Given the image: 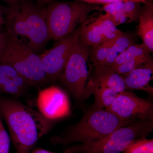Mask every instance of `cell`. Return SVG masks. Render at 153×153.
Segmentation results:
<instances>
[{"instance_id": "cell-1", "label": "cell", "mask_w": 153, "mask_h": 153, "mask_svg": "<svg viewBox=\"0 0 153 153\" xmlns=\"http://www.w3.org/2000/svg\"><path fill=\"white\" fill-rule=\"evenodd\" d=\"M0 116L7 126L17 153H30L52 126V120L39 111L17 100L1 96Z\"/></svg>"}, {"instance_id": "cell-2", "label": "cell", "mask_w": 153, "mask_h": 153, "mask_svg": "<svg viewBox=\"0 0 153 153\" xmlns=\"http://www.w3.org/2000/svg\"><path fill=\"white\" fill-rule=\"evenodd\" d=\"M7 33L25 37L36 53L44 49L50 40L46 22V7L40 8L28 0L14 7L2 8Z\"/></svg>"}, {"instance_id": "cell-3", "label": "cell", "mask_w": 153, "mask_h": 153, "mask_svg": "<svg viewBox=\"0 0 153 153\" xmlns=\"http://www.w3.org/2000/svg\"><path fill=\"white\" fill-rule=\"evenodd\" d=\"M134 121L121 120L105 109L92 107L77 123L62 134L52 137V145L68 147L73 144H88L96 141Z\"/></svg>"}, {"instance_id": "cell-4", "label": "cell", "mask_w": 153, "mask_h": 153, "mask_svg": "<svg viewBox=\"0 0 153 153\" xmlns=\"http://www.w3.org/2000/svg\"><path fill=\"white\" fill-rule=\"evenodd\" d=\"M46 7V22L50 40L57 41L70 35L92 12L100 11L99 5L74 0L52 1Z\"/></svg>"}, {"instance_id": "cell-5", "label": "cell", "mask_w": 153, "mask_h": 153, "mask_svg": "<svg viewBox=\"0 0 153 153\" xmlns=\"http://www.w3.org/2000/svg\"><path fill=\"white\" fill-rule=\"evenodd\" d=\"M6 34L5 44L0 53V63L12 66L31 85L40 86L49 82L39 55L18 36Z\"/></svg>"}, {"instance_id": "cell-6", "label": "cell", "mask_w": 153, "mask_h": 153, "mask_svg": "<svg viewBox=\"0 0 153 153\" xmlns=\"http://www.w3.org/2000/svg\"><path fill=\"white\" fill-rule=\"evenodd\" d=\"M153 130V120L140 121L122 127L96 141L66 147L63 153H121L134 140L146 137Z\"/></svg>"}, {"instance_id": "cell-7", "label": "cell", "mask_w": 153, "mask_h": 153, "mask_svg": "<svg viewBox=\"0 0 153 153\" xmlns=\"http://www.w3.org/2000/svg\"><path fill=\"white\" fill-rule=\"evenodd\" d=\"M89 47L79 39L75 43L58 79L76 99H87L92 94V81L87 63Z\"/></svg>"}, {"instance_id": "cell-8", "label": "cell", "mask_w": 153, "mask_h": 153, "mask_svg": "<svg viewBox=\"0 0 153 153\" xmlns=\"http://www.w3.org/2000/svg\"><path fill=\"white\" fill-rule=\"evenodd\" d=\"M79 26L70 35L56 41L52 48L39 55L49 82H55L63 72L71 51L79 39Z\"/></svg>"}, {"instance_id": "cell-9", "label": "cell", "mask_w": 153, "mask_h": 153, "mask_svg": "<svg viewBox=\"0 0 153 153\" xmlns=\"http://www.w3.org/2000/svg\"><path fill=\"white\" fill-rule=\"evenodd\" d=\"M124 121L153 120L152 102L126 91L119 94L112 105L107 108Z\"/></svg>"}, {"instance_id": "cell-10", "label": "cell", "mask_w": 153, "mask_h": 153, "mask_svg": "<svg viewBox=\"0 0 153 153\" xmlns=\"http://www.w3.org/2000/svg\"><path fill=\"white\" fill-rule=\"evenodd\" d=\"M122 32L108 15L101 13L96 17H88L80 25L79 39L86 46L97 47L112 40Z\"/></svg>"}, {"instance_id": "cell-11", "label": "cell", "mask_w": 153, "mask_h": 153, "mask_svg": "<svg viewBox=\"0 0 153 153\" xmlns=\"http://www.w3.org/2000/svg\"><path fill=\"white\" fill-rule=\"evenodd\" d=\"M37 105L39 112L49 120L58 119L70 114L68 96L60 88L54 85L39 91Z\"/></svg>"}, {"instance_id": "cell-12", "label": "cell", "mask_w": 153, "mask_h": 153, "mask_svg": "<svg viewBox=\"0 0 153 153\" xmlns=\"http://www.w3.org/2000/svg\"><path fill=\"white\" fill-rule=\"evenodd\" d=\"M142 4L133 1H117L103 5L100 11L108 15L117 27L139 22Z\"/></svg>"}, {"instance_id": "cell-13", "label": "cell", "mask_w": 153, "mask_h": 153, "mask_svg": "<svg viewBox=\"0 0 153 153\" xmlns=\"http://www.w3.org/2000/svg\"><path fill=\"white\" fill-rule=\"evenodd\" d=\"M30 85V82L12 66L0 63V93L19 96Z\"/></svg>"}, {"instance_id": "cell-14", "label": "cell", "mask_w": 153, "mask_h": 153, "mask_svg": "<svg viewBox=\"0 0 153 153\" xmlns=\"http://www.w3.org/2000/svg\"><path fill=\"white\" fill-rule=\"evenodd\" d=\"M153 62L143 64L129 73L122 75L125 82L126 89L142 90L152 95L153 88L149 85L152 79Z\"/></svg>"}, {"instance_id": "cell-15", "label": "cell", "mask_w": 153, "mask_h": 153, "mask_svg": "<svg viewBox=\"0 0 153 153\" xmlns=\"http://www.w3.org/2000/svg\"><path fill=\"white\" fill-rule=\"evenodd\" d=\"M140 14L137 35L143 41V44L150 53L153 52V4L146 0Z\"/></svg>"}, {"instance_id": "cell-16", "label": "cell", "mask_w": 153, "mask_h": 153, "mask_svg": "<svg viewBox=\"0 0 153 153\" xmlns=\"http://www.w3.org/2000/svg\"><path fill=\"white\" fill-rule=\"evenodd\" d=\"M91 78L94 82L112 89L117 93L126 90L123 76L110 67L95 68L94 74Z\"/></svg>"}, {"instance_id": "cell-17", "label": "cell", "mask_w": 153, "mask_h": 153, "mask_svg": "<svg viewBox=\"0 0 153 153\" xmlns=\"http://www.w3.org/2000/svg\"><path fill=\"white\" fill-rule=\"evenodd\" d=\"M134 44V38L130 34L122 32L117 36L108 52L103 67H111L117 57L130 46Z\"/></svg>"}, {"instance_id": "cell-18", "label": "cell", "mask_w": 153, "mask_h": 153, "mask_svg": "<svg viewBox=\"0 0 153 153\" xmlns=\"http://www.w3.org/2000/svg\"><path fill=\"white\" fill-rule=\"evenodd\" d=\"M91 81L92 94L94 96L93 106L100 109H106L112 105L119 94L112 89L94 82L92 79Z\"/></svg>"}, {"instance_id": "cell-19", "label": "cell", "mask_w": 153, "mask_h": 153, "mask_svg": "<svg viewBox=\"0 0 153 153\" xmlns=\"http://www.w3.org/2000/svg\"><path fill=\"white\" fill-rule=\"evenodd\" d=\"M150 52L143 44H134L120 54L110 68H114L119 65L130 60L151 57Z\"/></svg>"}, {"instance_id": "cell-20", "label": "cell", "mask_w": 153, "mask_h": 153, "mask_svg": "<svg viewBox=\"0 0 153 153\" xmlns=\"http://www.w3.org/2000/svg\"><path fill=\"white\" fill-rule=\"evenodd\" d=\"M115 38L97 47H89V58L95 69L104 66L105 61L114 44Z\"/></svg>"}, {"instance_id": "cell-21", "label": "cell", "mask_w": 153, "mask_h": 153, "mask_svg": "<svg viewBox=\"0 0 153 153\" xmlns=\"http://www.w3.org/2000/svg\"><path fill=\"white\" fill-rule=\"evenodd\" d=\"M124 153H153V139L142 137L134 140L126 148Z\"/></svg>"}, {"instance_id": "cell-22", "label": "cell", "mask_w": 153, "mask_h": 153, "mask_svg": "<svg viewBox=\"0 0 153 153\" xmlns=\"http://www.w3.org/2000/svg\"><path fill=\"white\" fill-rule=\"evenodd\" d=\"M152 61L153 60L152 57L135 59L125 62L112 69L118 74L124 75L129 73L135 68Z\"/></svg>"}, {"instance_id": "cell-23", "label": "cell", "mask_w": 153, "mask_h": 153, "mask_svg": "<svg viewBox=\"0 0 153 153\" xmlns=\"http://www.w3.org/2000/svg\"><path fill=\"white\" fill-rule=\"evenodd\" d=\"M10 138L0 117V153H9Z\"/></svg>"}, {"instance_id": "cell-24", "label": "cell", "mask_w": 153, "mask_h": 153, "mask_svg": "<svg viewBox=\"0 0 153 153\" xmlns=\"http://www.w3.org/2000/svg\"><path fill=\"white\" fill-rule=\"evenodd\" d=\"M133 1L144 4L146 0H91V4L98 5H105L117 1Z\"/></svg>"}, {"instance_id": "cell-25", "label": "cell", "mask_w": 153, "mask_h": 153, "mask_svg": "<svg viewBox=\"0 0 153 153\" xmlns=\"http://www.w3.org/2000/svg\"><path fill=\"white\" fill-rule=\"evenodd\" d=\"M6 34L4 33L0 28V53L1 52L6 42Z\"/></svg>"}, {"instance_id": "cell-26", "label": "cell", "mask_w": 153, "mask_h": 153, "mask_svg": "<svg viewBox=\"0 0 153 153\" xmlns=\"http://www.w3.org/2000/svg\"><path fill=\"white\" fill-rule=\"evenodd\" d=\"M4 2L7 4L9 7H14L19 4L23 0H3Z\"/></svg>"}, {"instance_id": "cell-27", "label": "cell", "mask_w": 153, "mask_h": 153, "mask_svg": "<svg viewBox=\"0 0 153 153\" xmlns=\"http://www.w3.org/2000/svg\"><path fill=\"white\" fill-rule=\"evenodd\" d=\"M29 153H57L50 152L41 148H37L31 151Z\"/></svg>"}, {"instance_id": "cell-28", "label": "cell", "mask_w": 153, "mask_h": 153, "mask_svg": "<svg viewBox=\"0 0 153 153\" xmlns=\"http://www.w3.org/2000/svg\"><path fill=\"white\" fill-rule=\"evenodd\" d=\"M39 4H46V3H49L52 1L54 0H37ZM79 1H83L85 2L90 3L91 4V0H79Z\"/></svg>"}, {"instance_id": "cell-29", "label": "cell", "mask_w": 153, "mask_h": 153, "mask_svg": "<svg viewBox=\"0 0 153 153\" xmlns=\"http://www.w3.org/2000/svg\"><path fill=\"white\" fill-rule=\"evenodd\" d=\"M4 20H0V28H1L2 25L4 24Z\"/></svg>"}]
</instances>
